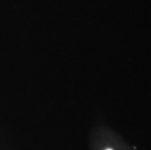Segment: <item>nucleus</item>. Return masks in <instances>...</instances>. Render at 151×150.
I'll list each match as a JSON object with an SVG mask.
<instances>
[{
	"label": "nucleus",
	"mask_w": 151,
	"mask_h": 150,
	"mask_svg": "<svg viewBox=\"0 0 151 150\" xmlns=\"http://www.w3.org/2000/svg\"><path fill=\"white\" fill-rule=\"evenodd\" d=\"M106 150H112V149H106Z\"/></svg>",
	"instance_id": "obj_1"
}]
</instances>
